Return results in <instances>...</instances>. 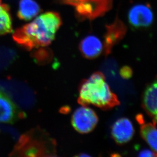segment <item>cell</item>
I'll list each match as a JSON object with an SVG mask.
<instances>
[{
  "mask_svg": "<svg viewBox=\"0 0 157 157\" xmlns=\"http://www.w3.org/2000/svg\"><path fill=\"white\" fill-rule=\"evenodd\" d=\"M62 24L57 12H45L29 24L15 30L13 38L17 44L28 50L50 44Z\"/></svg>",
  "mask_w": 157,
  "mask_h": 157,
  "instance_id": "obj_1",
  "label": "cell"
},
{
  "mask_svg": "<svg viewBox=\"0 0 157 157\" xmlns=\"http://www.w3.org/2000/svg\"><path fill=\"white\" fill-rule=\"evenodd\" d=\"M78 102L82 106L94 105L108 110L120 104L117 97L110 89L101 72L94 73L81 82Z\"/></svg>",
  "mask_w": 157,
  "mask_h": 157,
  "instance_id": "obj_2",
  "label": "cell"
},
{
  "mask_svg": "<svg viewBox=\"0 0 157 157\" xmlns=\"http://www.w3.org/2000/svg\"><path fill=\"white\" fill-rule=\"evenodd\" d=\"M55 141L44 132L32 130L21 137L13 153L20 156H52L55 153Z\"/></svg>",
  "mask_w": 157,
  "mask_h": 157,
  "instance_id": "obj_3",
  "label": "cell"
},
{
  "mask_svg": "<svg viewBox=\"0 0 157 157\" xmlns=\"http://www.w3.org/2000/svg\"><path fill=\"white\" fill-rule=\"evenodd\" d=\"M58 3L75 8V15L80 21H92L102 17L113 7V0H57Z\"/></svg>",
  "mask_w": 157,
  "mask_h": 157,
  "instance_id": "obj_4",
  "label": "cell"
},
{
  "mask_svg": "<svg viewBox=\"0 0 157 157\" xmlns=\"http://www.w3.org/2000/svg\"><path fill=\"white\" fill-rule=\"evenodd\" d=\"M72 124L77 132L82 134L91 132L98 122V117L93 110L82 106L74 111L71 119Z\"/></svg>",
  "mask_w": 157,
  "mask_h": 157,
  "instance_id": "obj_5",
  "label": "cell"
},
{
  "mask_svg": "<svg viewBox=\"0 0 157 157\" xmlns=\"http://www.w3.org/2000/svg\"><path fill=\"white\" fill-rule=\"evenodd\" d=\"M127 31L126 25L117 15L113 23L106 25L103 46L105 55H108L111 52L113 47L124 38Z\"/></svg>",
  "mask_w": 157,
  "mask_h": 157,
  "instance_id": "obj_6",
  "label": "cell"
},
{
  "mask_svg": "<svg viewBox=\"0 0 157 157\" xmlns=\"http://www.w3.org/2000/svg\"><path fill=\"white\" fill-rule=\"evenodd\" d=\"M128 21L132 27L144 28L150 27L154 21V14L149 5L137 4L131 8Z\"/></svg>",
  "mask_w": 157,
  "mask_h": 157,
  "instance_id": "obj_7",
  "label": "cell"
},
{
  "mask_svg": "<svg viewBox=\"0 0 157 157\" xmlns=\"http://www.w3.org/2000/svg\"><path fill=\"white\" fill-rule=\"evenodd\" d=\"M24 117L9 96L0 90V123L12 124Z\"/></svg>",
  "mask_w": 157,
  "mask_h": 157,
  "instance_id": "obj_8",
  "label": "cell"
},
{
  "mask_svg": "<svg viewBox=\"0 0 157 157\" xmlns=\"http://www.w3.org/2000/svg\"><path fill=\"white\" fill-rule=\"evenodd\" d=\"M134 134V129L132 123L127 118L122 117L113 124L111 128L113 139L119 144L129 142Z\"/></svg>",
  "mask_w": 157,
  "mask_h": 157,
  "instance_id": "obj_9",
  "label": "cell"
},
{
  "mask_svg": "<svg viewBox=\"0 0 157 157\" xmlns=\"http://www.w3.org/2000/svg\"><path fill=\"white\" fill-rule=\"evenodd\" d=\"M79 49L82 55L87 59H93L99 56L103 51L102 43L98 37L87 36L80 42Z\"/></svg>",
  "mask_w": 157,
  "mask_h": 157,
  "instance_id": "obj_10",
  "label": "cell"
},
{
  "mask_svg": "<svg viewBox=\"0 0 157 157\" xmlns=\"http://www.w3.org/2000/svg\"><path fill=\"white\" fill-rule=\"evenodd\" d=\"M142 106L147 113L157 123V80L147 87L143 96Z\"/></svg>",
  "mask_w": 157,
  "mask_h": 157,
  "instance_id": "obj_11",
  "label": "cell"
},
{
  "mask_svg": "<svg viewBox=\"0 0 157 157\" xmlns=\"http://www.w3.org/2000/svg\"><path fill=\"white\" fill-rule=\"evenodd\" d=\"M41 10L39 5L35 0H20L17 17L23 21H30L36 17Z\"/></svg>",
  "mask_w": 157,
  "mask_h": 157,
  "instance_id": "obj_12",
  "label": "cell"
},
{
  "mask_svg": "<svg viewBox=\"0 0 157 157\" xmlns=\"http://www.w3.org/2000/svg\"><path fill=\"white\" fill-rule=\"evenodd\" d=\"M157 123H142L140 127V134L142 138L148 144L157 156Z\"/></svg>",
  "mask_w": 157,
  "mask_h": 157,
  "instance_id": "obj_13",
  "label": "cell"
},
{
  "mask_svg": "<svg viewBox=\"0 0 157 157\" xmlns=\"http://www.w3.org/2000/svg\"><path fill=\"white\" fill-rule=\"evenodd\" d=\"M12 31V18L10 8L0 0V35L9 34Z\"/></svg>",
  "mask_w": 157,
  "mask_h": 157,
  "instance_id": "obj_14",
  "label": "cell"
},
{
  "mask_svg": "<svg viewBox=\"0 0 157 157\" xmlns=\"http://www.w3.org/2000/svg\"><path fill=\"white\" fill-rule=\"evenodd\" d=\"M140 157H157V155L154 151L148 149H144L141 150L138 153Z\"/></svg>",
  "mask_w": 157,
  "mask_h": 157,
  "instance_id": "obj_15",
  "label": "cell"
},
{
  "mask_svg": "<svg viewBox=\"0 0 157 157\" xmlns=\"http://www.w3.org/2000/svg\"><path fill=\"white\" fill-rule=\"evenodd\" d=\"M121 74L124 78H129L132 75V71L128 67H124L121 70Z\"/></svg>",
  "mask_w": 157,
  "mask_h": 157,
  "instance_id": "obj_16",
  "label": "cell"
},
{
  "mask_svg": "<svg viewBox=\"0 0 157 157\" xmlns=\"http://www.w3.org/2000/svg\"><path fill=\"white\" fill-rule=\"evenodd\" d=\"M79 157H90L89 155L86 154H83L82 155H79Z\"/></svg>",
  "mask_w": 157,
  "mask_h": 157,
  "instance_id": "obj_17",
  "label": "cell"
}]
</instances>
